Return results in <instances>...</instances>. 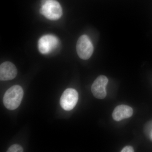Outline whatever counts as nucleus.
<instances>
[{"label": "nucleus", "instance_id": "obj_1", "mask_svg": "<svg viewBox=\"0 0 152 152\" xmlns=\"http://www.w3.org/2000/svg\"><path fill=\"white\" fill-rule=\"evenodd\" d=\"M23 95V90L20 86L15 85L11 87L4 95V105L8 110H15L20 104Z\"/></svg>", "mask_w": 152, "mask_h": 152}, {"label": "nucleus", "instance_id": "obj_10", "mask_svg": "<svg viewBox=\"0 0 152 152\" xmlns=\"http://www.w3.org/2000/svg\"><path fill=\"white\" fill-rule=\"evenodd\" d=\"M134 149L131 146H127L125 147L121 151V152H134Z\"/></svg>", "mask_w": 152, "mask_h": 152}, {"label": "nucleus", "instance_id": "obj_4", "mask_svg": "<svg viewBox=\"0 0 152 152\" xmlns=\"http://www.w3.org/2000/svg\"><path fill=\"white\" fill-rule=\"evenodd\" d=\"M78 98V94L76 90L71 88L67 89L60 99V105L65 110L70 111L75 107Z\"/></svg>", "mask_w": 152, "mask_h": 152}, {"label": "nucleus", "instance_id": "obj_8", "mask_svg": "<svg viewBox=\"0 0 152 152\" xmlns=\"http://www.w3.org/2000/svg\"><path fill=\"white\" fill-rule=\"evenodd\" d=\"M133 110L131 107L125 105H121L116 107L113 113L115 121H119L124 119L130 118L132 115Z\"/></svg>", "mask_w": 152, "mask_h": 152}, {"label": "nucleus", "instance_id": "obj_6", "mask_svg": "<svg viewBox=\"0 0 152 152\" xmlns=\"http://www.w3.org/2000/svg\"><path fill=\"white\" fill-rule=\"evenodd\" d=\"M108 79L104 75L98 77L93 83L91 91L95 97L100 99H104L107 96L106 86L107 85Z\"/></svg>", "mask_w": 152, "mask_h": 152}, {"label": "nucleus", "instance_id": "obj_5", "mask_svg": "<svg viewBox=\"0 0 152 152\" xmlns=\"http://www.w3.org/2000/svg\"><path fill=\"white\" fill-rule=\"evenodd\" d=\"M59 40L55 36L47 35L42 37L38 42V48L43 54H48L56 48Z\"/></svg>", "mask_w": 152, "mask_h": 152}, {"label": "nucleus", "instance_id": "obj_9", "mask_svg": "<svg viewBox=\"0 0 152 152\" xmlns=\"http://www.w3.org/2000/svg\"><path fill=\"white\" fill-rule=\"evenodd\" d=\"M23 149L21 146L18 144H14L10 147L7 152H23Z\"/></svg>", "mask_w": 152, "mask_h": 152}, {"label": "nucleus", "instance_id": "obj_7", "mask_svg": "<svg viewBox=\"0 0 152 152\" xmlns=\"http://www.w3.org/2000/svg\"><path fill=\"white\" fill-rule=\"evenodd\" d=\"M18 71L15 66L10 62H5L0 66V80L8 81L16 77Z\"/></svg>", "mask_w": 152, "mask_h": 152}, {"label": "nucleus", "instance_id": "obj_2", "mask_svg": "<svg viewBox=\"0 0 152 152\" xmlns=\"http://www.w3.org/2000/svg\"><path fill=\"white\" fill-rule=\"evenodd\" d=\"M40 13L51 20H58L62 15V9L56 0H42Z\"/></svg>", "mask_w": 152, "mask_h": 152}, {"label": "nucleus", "instance_id": "obj_3", "mask_svg": "<svg viewBox=\"0 0 152 152\" xmlns=\"http://www.w3.org/2000/svg\"><path fill=\"white\" fill-rule=\"evenodd\" d=\"M79 57L83 60H88L91 58L94 52V46L89 38L83 35L79 38L76 46Z\"/></svg>", "mask_w": 152, "mask_h": 152}]
</instances>
